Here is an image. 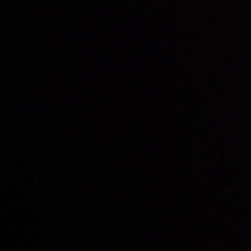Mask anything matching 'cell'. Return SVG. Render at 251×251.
Masks as SVG:
<instances>
[]
</instances>
